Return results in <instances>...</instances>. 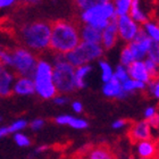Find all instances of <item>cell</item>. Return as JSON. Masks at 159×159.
Instances as JSON below:
<instances>
[{
	"instance_id": "26",
	"label": "cell",
	"mask_w": 159,
	"mask_h": 159,
	"mask_svg": "<svg viewBox=\"0 0 159 159\" xmlns=\"http://www.w3.org/2000/svg\"><path fill=\"white\" fill-rule=\"evenodd\" d=\"M114 75H115V77L118 80L119 82H120V81H122V82H125L126 80H129V77H127V72L124 70V67L123 66L117 67L116 73L114 74Z\"/></svg>"
},
{
	"instance_id": "13",
	"label": "cell",
	"mask_w": 159,
	"mask_h": 159,
	"mask_svg": "<svg viewBox=\"0 0 159 159\" xmlns=\"http://www.w3.org/2000/svg\"><path fill=\"white\" fill-rule=\"evenodd\" d=\"M127 73L131 75L134 81H139L142 83L149 82V75L146 70V66L142 61H133L127 66Z\"/></svg>"
},
{
	"instance_id": "34",
	"label": "cell",
	"mask_w": 159,
	"mask_h": 159,
	"mask_svg": "<svg viewBox=\"0 0 159 159\" xmlns=\"http://www.w3.org/2000/svg\"><path fill=\"white\" fill-rule=\"evenodd\" d=\"M16 0H0V8H5V7H8L10 5H13Z\"/></svg>"
},
{
	"instance_id": "9",
	"label": "cell",
	"mask_w": 159,
	"mask_h": 159,
	"mask_svg": "<svg viewBox=\"0 0 159 159\" xmlns=\"http://www.w3.org/2000/svg\"><path fill=\"white\" fill-rule=\"evenodd\" d=\"M84 159H119L118 153L107 142L92 144Z\"/></svg>"
},
{
	"instance_id": "7",
	"label": "cell",
	"mask_w": 159,
	"mask_h": 159,
	"mask_svg": "<svg viewBox=\"0 0 159 159\" xmlns=\"http://www.w3.org/2000/svg\"><path fill=\"white\" fill-rule=\"evenodd\" d=\"M11 52V60L13 64L11 66L15 67V75L16 76H26V79H32L35 74V68H37V59L35 57L27 51L24 48H15L10 49Z\"/></svg>"
},
{
	"instance_id": "40",
	"label": "cell",
	"mask_w": 159,
	"mask_h": 159,
	"mask_svg": "<svg viewBox=\"0 0 159 159\" xmlns=\"http://www.w3.org/2000/svg\"><path fill=\"white\" fill-rule=\"evenodd\" d=\"M0 120H1V117H0Z\"/></svg>"
},
{
	"instance_id": "37",
	"label": "cell",
	"mask_w": 159,
	"mask_h": 159,
	"mask_svg": "<svg viewBox=\"0 0 159 159\" xmlns=\"http://www.w3.org/2000/svg\"><path fill=\"white\" fill-rule=\"evenodd\" d=\"M7 134H9V132H8V129H7V127L0 129V138H2V136L7 135Z\"/></svg>"
},
{
	"instance_id": "14",
	"label": "cell",
	"mask_w": 159,
	"mask_h": 159,
	"mask_svg": "<svg viewBox=\"0 0 159 159\" xmlns=\"http://www.w3.org/2000/svg\"><path fill=\"white\" fill-rule=\"evenodd\" d=\"M83 27L81 31V42L93 43V44H100L101 43V35L102 31L98 30L96 27L90 25H82Z\"/></svg>"
},
{
	"instance_id": "23",
	"label": "cell",
	"mask_w": 159,
	"mask_h": 159,
	"mask_svg": "<svg viewBox=\"0 0 159 159\" xmlns=\"http://www.w3.org/2000/svg\"><path fill=\"white\" fill-rule=\"evenodd\" d=\"M120 61L124 66H129V64H132L133 61H135L134 60V57H133L132 52H131V50L129 48V44L123 49L122 51V56H120Z\"/></svg>"
},
{
	"instance_id": "1",
	"label": "cell",
	"mask_w": 159,
	"mask_h": 159,
	"mask_svg": "<svg viewBox=\"0 0 159 159\" xmlns=\"http://www.w3.org/2000/svg\"><path fill=\"white\" fill-rule=\"evenodd\" d=\"M50 22L49 48L57 55H66L74 50L81 42V27L82 22L80 17L74 15L68 20L59 18Z\"/></svg>"
},
{
	"instance_id": "27",
	"label": "cell",
	"mask_w": 159,
	"mask_h": 159,
	"mask_svg": "<svg viewBox=\"0 0 159 159\" xmlns=\"http://www.w3.org/2000/svg\"><path fill=\"white\" fill-rule=\"evenodd\" d=\"M15 140H16V142L22 147H27L31 144V141L29 140V138H26V136L23 135V134H16V135H15Z\"/></svg>"
},
{
	"instance_id": "18",
	"label": "cell",
	"mask_w": 159,
	"mask_h": 159,
	"mask_svg": "<svg viewBox=\"0 0 159 159\" xmlns=\"http://www.w3.org/2000/svg\"><path fill=\"white\" fill-rule=\"evenodd\" d=\"M107 2H110V0H73L74 8L76 10H81V11H84V10L90 9L94 6Z\"/></svg>"
},
{
	"instance_id": "15",
	"label": "cell",
	"mask_w": 159,
	"mask_h": 159,
	"mask_svg": "<svg viewBox=\"0 0 159 159\" xmlns=\"http://www.w3.org/2000/svg\"><path fill=\"white\" fill-rule=\"evenodd\" d=\"M13 80V75L7 70H2L0 72V97L13 96V91L10 90V83Z\"/></svg>"
},
{
	"instance_id": "2",
	"label": "cell",
	"mask_w": 159,
	"mask_h": 159,
	"mask_svg": "<svg viewBox=\"0 0 159 159\" xmlns=\"http://www.w3.org/2000/svg\"><path fill=\"white\" fill-rule=\"evenodd\" d=\"M50 33L51 29L49 20H34L22 25L18 31L16 30L15 41L23 43L31 49L41 51L49 46Z\"/></svg>"
},
{
	"instance_id": "16",
	"label": "cell",
	"mask_w": 159,
	"mask_h": 159,
	"mask_svg": "<svg viewBox=\"0 0 159 159\" xmlns=\"http://www.w3.org/2000/svg\"><path fill=\"white\" fill-rule=\"evenodd\" d=\"M34 91H35V88H34L33 81L26 77L20 79L15 85V92L18 94H32Z\"/></svg>"
},
{
	"instance_id": "17",
	"label": "cell",
	"mask_w": 159,
	"mask_h": 159,
	"mask_svg": "<svg viewBox=\"0 0 159 159\" xmlns=\"http://www.w3.org/2000/svg\"><path fill=\"white\" fill-rule=\"evenodd\" d=\"M122 90L120 82L115 77V75H113L111 79L109 80V82H107V84L103 88V93L108 97H117L122 92Z\"/></svg>"
},
{
	"instance_id": "30",
	"label": "cell",
	"mask_w": 159,
	"mask_h": 159,
	"mask_svg": "<svg viewBox=\"0 0 159 159\" xmlns=\"http://www.w3.org/2000/svg\"><path fill=\"white\" fill-rule=\"evenodd\" d=\"M146 120L150 126H152L153 129H158V114L157 113L151 117H149V118H147Z\"/></svg>"
},
{
	"instance_id": "33",
	"label": "cell",
	"mask_w": 159,
	"mask_h": 159,
	"mask_svg": "<svg viewBox=\"0 0 159 159\" xmlns=\"http://www.w3.org/2000/svg\"><path fill=\"white\" fill-rule=\"evenodd\" d=\"M43 120L42 119H35L34 122L31 123V129H39L40 127H42L43 126Z\"/></svg>"
},
{
	"instance_id": "35",
	"label": "cell",
	"mask_w": 159,
	"mask_h": 159,
	"mask_svg": "<svg viewBox=\"0 0 159 159\" xmlns=\"http://www.w3.org/2000/svg\"><path fill=\"white\" fill-rule=\"evenodd\" d=\"M155 114H156V108H155V107H150V108H148V109L146 110V117L147 118L151 117L152 115H155Z\"/></svg>"
},
{
	"instance_id": "41",
	"label": "cell",
	"mask_w": 159,
	"mask_h": 159,
	"mask_svg": "<svg viewBox=\"0 0 159 159\" xmlns=\"http://www.w3.org/2000/svg\"><path fill=\"white\" fill-rule=\"evenodd\" d=\"M142 159H143V158H142Z\"/></svg>"
},
{
	"instance_id": "10",
	"label": "cell",
	"mask_w": 159,
	"mask_h": 159,
	"mask_svg": "<svg viewBox=\"0 0 159 159\" xmlns=\"http://www.w3.org/2000/svg\"><path fill=\"white\" fill-rule=\"evenodd\" d=\"M138 25L134 23V20L129 15L117 16V32L120 38L127 42H132L136 32H138Z\"/></svg>"
},
{
	"instance_id": "3",
	"label": "cell",
	"mask_w": 159,
	"mask_h": 159,
	"mask_svg": "<svg viewBox=\"0 0 159 159\" xmlns=\"http://www.w3.org/2000/svg\"><path fill=\"white\" fill-rule=\"evenodd\" d=\"M52 82L56 91L59 93L72 92L76 89L75 70L65 60L63 55H57L56 65L52 70Z\"/></svg>"
},
{
	"instance_id": "12",
	"label": "cell",
	"mask_w": 159,
	"mask_h": 159,
	"mask_svg": "<svg viewBox=\"0 0 159 159\" xmlns=\"http://www.w3.org/2000/svg\"><path fill=\"white\" fill-rule=\"evenodd\" d=\"M139 155L143 159H158V139L152 138L151 140L140 142Z\"/></svg>"
},
{
	"instance_id": "39",
	"label": "cell",
	"mask_w": 159,
	"mask_h": 159,
	"mask_svg": "<svg viewBox=\"0 0 159 159\" xmlns=\"http://www.w3.org/2000/svg\"><path fill=\"white\" fill-rule=\"evenodd\" d=\"M1 70H2V66H1V65H0V72H1Z\"/></svg>"
},
{
	"instance_id": "20",
	"label": "cell",
	"mask_w": 159,
	"mask_h": 159,
	"mask_svg": "<svg viewBox=\"0 0 159 159\" xmlns=\"http://www.w3.org/2000/svg\"><path fill=\"white\" fill-rule=\"evenodd\" d=\"M132 0H115L116 3V14L117 16H123V15H127L129 11V7H131Z\"/></svg>"
},
{
	"instance_id": "5",
	"label": "cell",
	"mask_w": 159,
	"mask_h": 159,
	"mask_svg": "<svg viewBox=\"0 0 159 159\" xmlns=\"http://www.w3.org/2000/svg\"><path fill=\"white\" fill-rule=\"evenodd\" d=\"M34 80V88L42 98L49 99L55 97L57 91L52 82V68L49 64L43 60L37 64Z\"/></svg>"
},
{
	"instance_id": "6",
	"label": "cell",
	"mask_w": 159,
	"mask_h": 159,
	"mask_svg": "<svg viewBox=\"0 0 159 159\" xmlns=\"http://www.w3.org/2000/svg\"><path fill=\"white\" fill-rule=\"evenodd\" d=\"M103 50L100 44L80 42L79 46L65 55V60L73 67L84 66V64L102 56Z\"/></svg>"
},
{
	"instance_id": "29",
	"label": "cell",
	"mask_w": 159,
	"mask_h": 159,
	"mask_svg": "<svg viewBox=\"0 0 159 159\" xmlns=\"http://www.w3.org/2000/svg\"><path fill=\"white\" fill-rule=\"evenodd\" d=\"M70 125L75 127V129H85L86 126H88V123H86L85 120H83V119L73 118L72 119V122L70 123Z\"/></svg>"
},
{
	"instance_id": "38",
	"label": "cell",
	"mask_w": 159,
	"mask_h": 159,
	"mask_svg": "<svg viewBox=\"0 0 159 159\" xmlns=\"http://www.w3.org/2000/svg\"><path fill=\"white\" fill-rule=\"evenodd\" d=\"M55 101H56V103H59V105H61V103H66L67 99H66V98H56V99H55Z\"/></svg>"
},
{
	"instance_id": "11",
	"label": "cell",
	"mask_w": 159,
	"mask_h": 159,
	"mask_svg": "<svg viewBox=\"0 0 159 159\" xmlns=\"http://www.w3.org/2000/svg\"><path fill=\"white\" fill-rule=\"evenodd\" d=\"M117 15L115 14L111 20H109V24L107 25L105 30H102L101 35V42H102L105 49H111L117 41Z\"/></svg>"
},
{
	"instance_id": "25",
	"label": "cell",
	"mask_w": 159,
	"mask_h": 159,
	"mask_svg": "<svg viewBox=\"0 0 159 159\" xmlns=\"http://www.w3.org/2000/svg\"><path fill=\"white\" fill-rule=\"evenodd\" d=\"M40 1L41 0H16L15 8L16 9H24V8H27L30 6H33V5L40 2Z\"/></svg>"
},
{
	"instance_id": "4",
	"label": "cell",
	"mask_w": 159,
	"mask_h": 159,
	"mask_svg": "<svg viewBox=\"0 0 159 159\" xmlns=\"http://www.w3.org/2000/svg\"><path fill=\"white\" fill-rule=\"evenodd\" d=\"M114 15H115V7L111 2H107L82 11L80 20L82 24L84 23L85 25H90L102 31L109 24V20Z\"/></svg>"
},
{
	"instance_id": "28",
	"label": "cell",
	"mask_w": 159,
	"mask_h": 159,
	"mask_svg": "<svg viewBox=\"0 0 159 159\" xmlns=\"http://www.w3.org/2000/svg\"><path fill=\"white\" fill-rule=\"evenodd\" d=\"M25 126H26V122L25 120H18V122L14 123L13 125L7 127V129H8V132L11 133V132H15V131H20V129H24Z\"/></svg>"
},
{
	"instance_id": "8",
	"label": "cell",
	"mask_w": 159,
	"mask_h": 159,
	"mask_svg": "<svg viewBox=\"0 0 159 159\" xmlns=\"http://www.w3.org/2000/svg\"><path fill=\"white\" fill-rule=\"evenodd\" d=\"M127 139L131 144H136L138 142H143L152 139V134L150 131V125L147 120L142 122H134L133 120L129 124V127L127 129Z\"/></svg>"
},
{
	"instance_id": "19",
	"label": "cell",
	"mask_w": 159,
	"mask_h": 159,
	"mask_svg": "<svg viewBox=\"0 0 159 159\" xmlns=\"http://www.w3.org/2000/svg\"><path fill=\"white\" fill-rule=\"evenodd\" d=\"M91 70V67L90 66H80L77 67V70L75 72V84H76V88L79 89H82L85 86V83H84V77L86 76V74Z\"/></svg>"
},
{
	"instance_id": "22",
	"label": "cell",
	"mask_w": 159,
	"mask_h": 159,
	"mask_svg": "<svg viewBox=\"0 0 159 159\" xmlns=\"http://www.w3.org/2000/svg\"><path fill=\"white\" fill-rule=\"evenodd\" d=\"M146 29H147V31H148V33L150 34V38L152 39V41L158 42V40H159L158 23H157V22H147Z\"/></svg>"
},
{
	"instance_id": "21",
	"label": "cell",
	"mask_w": 159,
	"mask_h": 159,
	"mask_svg": "<svg viewBox=\"0 0 159 159\" xmlns=\"http://www.w3.org/2000/svg\"><path fill=\"white\" fill-rule=\"evenodd\" d=\"M144 88H146L144 83L139 82V81H134V80H126L125 82H123L122 84V89L125 92H129V91H133V90L135 89L144 90Z\"/></svg>"
},
{
	"instance_id": "31",
	"label": "cell",
	"mask_w": 159,
	"mask_h": 159,
	"mask_svg": "<svg viewBox=\"0 0 159 159\" xmlns=\"http://www.w3.org/2000/svg\"><path fill=\"white\" fill-rule=\"evenodd\" d=\"M133 120L132 119H118V120H116V122L113 124V127L114 129H118V127H122V126H124L125 124H131Z\"/></svg>"
},
{
	"instance_id": "36",
	"label": "cell",
	"mask_w": 159,
	"mask_h": 159,
	"mask_svg": "<svg viewBox=\"0 0 159 159\" xmlns=\"http://www.w3.org/2000/svg\"><path fill=\"white\" fill-rule=\"evenodd\" d=\"M73 108H74V110H75L76 113H81V111L83 110L82 105H81L80 102H77V101H76V102H74V103H73Z\"/></svg>"
},
{
	"instance_id": "32",
	"label": "cell",
	"mask_w": 159,
	"mask_h": 159,
	"mask_svg": "<svg viewBox=\"0 0 159 159\" xmlns=\"http://www.w3.org/2000/svg\"><path fill=\"white\" fill-rule=\"evenodd\" d=\"M72 119H73V117L70 116H59L55 119V122L58 124H70L72 122Z\"/></svg>"
},
{
	"instance_id": "24",
	"label": "cell",
	"mask_w": 159,
	"mask_h": 159,
	"mask_svg": "<svg viewBox=\"0 0 159 159\" xmlns=\"http://www.w3.org/2000/svg\"><path fill=\"white\" fill-rule=\"evenodd\" d=\"M100 66H101V70H102V81L103 82H109V80L113 76V72H111V68L106 61H100Z\"/></svg>"
}]
</instances>
